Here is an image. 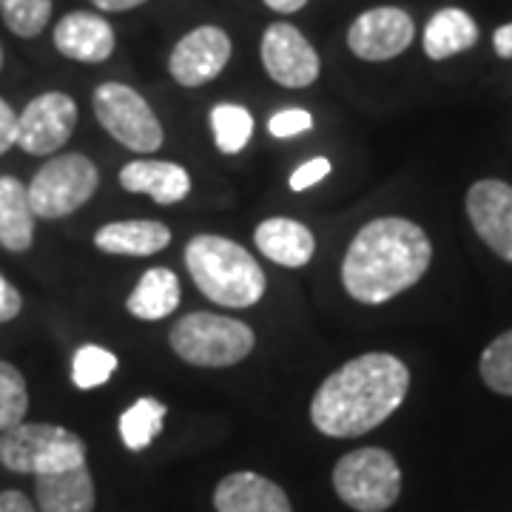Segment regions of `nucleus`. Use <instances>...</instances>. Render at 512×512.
<instances>
[{
  "label": "nucleus",
  "mask_w": 512,
  "mask_h": 512,
  "mask_svg": "<svg viewBox=\"0 0 512 512\" xmlns=\"http://www.w3.org/2000/svg\"><path fill=\"white\" fill-rule=\"evenodd\" d=\"M305 3H308V0H265V6H268V9L282 12V15H293V12H299Z\"/></svg>",
  "instance_id": "c9c22d12"
},
{
  "label": "nucleus",
  "mask_w": 512,
  "mask_h": 512,
  "mask_svg": "<svg viewBox=\"0 0 512 512\" xmlns=\"http://www.w3.org/2000/svg\"><path fill=\"white\" fill-rule=\"evenodd\" d=\"M77 126V103L69 94H37L18 114V143L26 154L49 157L69 143Z\"/></svg>",
  "instance_id": "1a4fd4ad"
},
{
  "label": "nucleus",
  "mask_w": 512,
  "mask_h": 512,
  "mask_svg": "<svg viewBox=\"0 0 512 512\" xmlns=\"http://www.w3.org/2000/svg\"><path fill=\"white\" fill-rule=\"evenodd\" d=\"M333 490L350 510L384 512L402 495V470L382 447H359L336 461Z\"/></svg>",
  "instance_id": "423d86ee"
},
{
  "label": "nucleus",
  "mask_w": 512,
  "mask_h": 512,
  "mask_svg": "<svg viewBox=\"0 0 512 512\" xmlns=\"http://www.w3.org/2000/svg\"><path fill=\"white\" fill-rule=\"evenodd\" d=\"M211 128H214V143L222 154H239L254 137V117L245 106L220 103L211 109Z\"/></svg>",
  "instance_id": "b1692460"
},
{
  "label": "nucleus",
  "mask_w": 512,
  "mask_h": 512,
  "mask_svg": "<svg viewBox=\"0 0 512 512\" xmlns=\"http://www.w3.org/2000/svg\"><path fill=\"white\" fill-rule=\"evenodd\" d=\"M467 217L481 242L504 262H512V185L478 180L467 191Z\"/></svg>",
  "instance_id": "ddd939ff"
},
{
  "label": "nucleus",
  "mask_w": 512,
  "mask_h": 512,
  "mask_svg": "<svg viewBox=\"0 0 512 512\" xmlns=\"http://www.w3.org/2000/svg\"><path fill=\"white\" fill-rule=\"evenodd\" d=\"M493 46H495V52H498V57L510 60L512 57V23L501 26V29H495Z\"/></svg>",
  "instance_id": "72a5a7b5"
},
{
  "label": "nucleus",
  "mask_w": 512,
  "mask_h": 512,
  "mask_svg": "<svg viewBox=\"0 0 512 512\" xmlns=\"http://www.w3.org/2000/svg\"><path fill=\"white\" fill-rule=\"evenodd\" d=\"M114 29L103 15L69 12L57 20L55 49L77 63H103L114 52Z\"/></svg>",
  "instance_id": "4468645a"
},
{
  "label": "nucleus",
  "mask_w": 512,
  "mask_h": 512,
  "mask_svg": "<svg viewBox=\"0 0 512 512\" xmlns=\"http://www.w3.org/2000/svg\"><path fill=\"white\" fill-rule=\"evenodd\" d=\"M29 387L18 367L0 359V433L26 421Z\"/></svg>",
  "instance_id": "393cba45"
},
{
  "label": "nucleus",
  "mask_w": 512,
  "mask_h": 512,
  "mask_svg": "<svg viewBox=\"0 0 512 512\" xmlns=\"http://www.w3.org/2000/svg\"><path fill=\"white\" fill-rule=\"evenodd\" d=\"M177 308H180V279L168 268H148L126 299V311L143 322H160Z\"/></svg>",
  "instance_id": "412c9836"
},
{
  "label": "nucleus",
  "mask_w": 512,
  "mask_h": 512,
  "mask_svg": "<svg viewBox=\"0 0 512 512\" xmlns=\"http://www.w3.org/2000/svg\"><path fill=\"white\" fill-rule=\"evenodd\" d=\"M478 43V26L464 9H441L424 29V55L430 60H447L473 49Z\"/></svg>",
  "instance_id": "4be33fe9"
},
{
  "label": "nucleus",
  "mask_w": 512,
  "mask_h": 512,
  "mask_svg": "<svg viewBox=\"0 0 512 512\" xmlns=\"http://www.w3.org/2000/svg\"><path fill=\"white\" fill-rule=\"evenodd\" d=\"M478 370L490 390L501 396H512V330L501 333L484 348Z\"/></svg>",
  "instance_id": "cd10ccee"
},
{
  "label": "nucleus",
  "mask_w": 512,
  "mask_h": 512,
  "mask_svg": "<svg viewBox=\"0 0 512 512\" xmlns=\"http://www.w3.org/2000/svg\"><path fill=\"white\" fill-rule=\"evenodd\" d=\"M413 37H416V23L404 9L379 6V9H367L353 20L348 32V46L359 60L382 63V60H393L407 52Z\"/></svg>",
  "instance_id": "9b49d317"
},
{
  "label": "nucleus",
  "mask_w": 512,
  "mask_h": 512,
  "mask_svg": "<svg viewBox=\"0 0 512 512\" xmlns=\"http://www.w3.org/2000/svg\"><path fill=\"white\" fill-rule=\"evenodd\" d=\"M171 242L168 225L157 220H120L103 225L94 234V245L103 254L154 256Z\"/></svg>",
  "instance_id": "6ab92c4d"
},
{
  "label": "nucleus",
  "mask_w": 512,
  "mask_h": 512,
  "mask_svg": "<svg viewBox=\"0 0 512 512\" xmlns=\"http://www.w3.org/2000/svg\"><path fill=\"white\" fill-rule=\"evenodd\" d=\"M35 211L29 202V185L18 177H0V245L23 254L35 242Z\"/></svg>",
  "instance_id": "aec40b11"
},
{
  "label": "nucleus",
  "mask_w": 512,
  "mask_h": 512,
  "mask_svg": "<svg viewBox=\"0 0 512 512\" xmlns=\"http://www.w3.org/2000/svg\"><path fill=\"white\" fill-rule=\"evenodd\" d=\"M254 242L262 256H268L282 268H305L316 254V239L311 228L288 217H271V220L259 222Z\"/></svg>",
  "instance_id": "f3484780"
},
{
  "label": "nucleus",
  "mask_w": 512,
  "mask_h": 512,
  "mask_svg": "<svg viewBox=\"0 0 512 512\" xmlns=\"http://www.w3.org/2000/svg\"><path fill=\"white\" fill-rule=\"evenodd\" d=\"M313 128V117L311 111L305 109H282L276 111L274 117L268 120V131L285 140V137H296V134H305Z\"/></svg>",
  "instance_id": "c85d7f7f"
},
{
  "label": "nucleus",
  "mask_w": 512,
  "mask_h": 512,
  "mask_svg": "<svg viewBox=\"0 0 512 512\" xmlns=\"http://www.w3.org/2000/svg\"><path fill=\"white\" fill-rule=\"evenodd\" d=\"M0 18L18 37H37L52 18V0H0Z\"/></svg>",
  "instance_id": "bb28decb"
},
{
  "label": "nucleus",
  "mask_w": 512,
  "mask_h": 512,
  "mask_svg": "<svg viewBox=\"0 0 512 512\" xmlns=\"http://www.w3.org/2000/svg\"><path fill=\"white\" fill-rule=\"evenodd\" d=\"M92 3L100 12H128V9L143 6L146 0H92Z\"/></svg>",
  "instance_id": "f704fd0d"
},
{
  "label": "nucleus",
  "mask_w": 512,
  "mask_h": 512,
  "mask_svg": "<svg viewBox=\"0 0 512 512\" xmlns=\"http://www.w3.org/2000/svg\"><path fill=\"white\" fill-rule=\"evenodd\" d=\"M217 512H293L288 493L259 473H231L214 490Z\"/></svg>",
  "instance_id": "2eb2a0df"
},
{
  "label": "nucleus",
  "mask_w": 512,
  "mask_h": 512,
  "mask_svg": "<svg viewBox=\"0 0 512 512\" xmlns=\"http://www.w3.org/2000/svg\"><path fill=\"white\" fill-rule=\"evenodd\" d=\"M185 268L205 299L220 308H254L268 288L265 271L248 248L217 234H200L185 248Z\"/></svg>",
  "instance_id": "7ed1b4c3"
},
{
  "label": "nucleus",
  "mask_w": 512,
  "mask_h": 512,
  "mask_svg": "<svg viewBox=\"0 0 512 512\" xmlns=\"http://www.w3.org/2000/svg\"><path fill=\"white\" fill-rule=\"evenodd\" d=\"M0 69H3V49H0Z\"/></svg>",
  "instance_id": "e433bc0d"
},
{
  "label": "nucleus",
  "mask_w": 512,
  "mask_h": 512,
  "mask_svg": "<svg viewBox=\"0 0 512 512\" xmlns=\"http://www.w3.org/2000/svg\"><path fill=\"white\" fill-rule=\"evenodd\" d=\"M165 413H168V407L160 399L143 396L120 416V439L131 453H140L154 444V439L163 433Z\"/></svg>",
  "instance_id": "5701e85b"
},
{
  "label": "nucleus",
  "mask_w": 512,
  "mask_h": 512,
  "mask_svg": "<svg viewBox=\"0 0 512 512\" xmlns=\"http://www.w3.org/2000/svg\"><path fill=\"white\" fill-rule=\"evenodd\" d=\"M262 66L271 74V80L285 89H308L319 77V55L291 23H271L262 35Z\"/></svg>",
  "instance_id": "9d476101"
},
{
  "label": "nucleus",
  "mask_w": 512,
  "mask_h": 512,
  "mask_svg": "<svg viewBox=\"0 0 512 512\" xmlns=\"http://www.w3.org/2000/svg\"><path fill=\"white\" fill-rule=\"evenodd\" d=\"M0 512H35V504L20 490H6L0 493Z\"/></svg>",
  "instance_id": "473e14b6"
},
{
  "label": "nucleus",
  "mask_w": 512,
  "mask_h": 512,
  "mask_svg": "<svg viewBox=\"0 0 512 512\" xmlns=\"http://www.w3.org/2000/svg\"><path fill=\"white\" fill-rule=\"evenodd\" d=\"M171 350L194 367H231L251 356L254 330L231 316L194 311L183 316L168 333Z\"/></svg>",
  "instance_id": "39448f33"
},
{
  "label": "nucleus",
  "mask_w": 512,
  "mask_h": 512,
  "mask_svg": "<svg viewBox=\"0 0 512 512\" xmlns=\"http://www.w3.org/2000/svg\"><path fill=\"white\" fill-rule=\"evenodd\" d=\"M97 185L100 171L86 154H57L37 168L29 183V202L40 220H63L92 200Z\"/></svg>",
  "instance_id": "0eeeda50"
},
{
  "label": "nucleus",
  "mask_w": 512,
  "mask_h": 512,
  "mask_svg": "<svg viewBox=\"0 0 512 512\" xmlns=\"http://www.w3.org/2000/svg\"><path fill=\"white\" fill-rule=\"evenodd\" d=\"M35 501L40 512H94V478L89 467L35 476Z\"/></svg>",
  "instance_id": "a211bd4d"
},
{
  "label": "nucleus",
  "mask_w": 512,
  "mask_h": 512,
  "mask_svg": "<svg viewBox=\"0 0 512 512\" xmlns=\"http://www.w3.org/2000/svg\"><path fill=\"white\" fill-rule=\"evenodd\" d=\"M18 143V114L0 97V157Z\"/></svg>",
  "instance_id": "2f4dec72"
},
{
  "label": "nucleus",
  "mask_w": 512,
  "mask_h": 512,
  "mask_svg": "<svg viewBox=\"0 0 512 512\" xmlns=\"http://www.w3.org/2000/svg\"><path fill=\"white\" fill-rule=\"evenodd\" d=\"M20 308H23V296L6 276L0 274V325L12 322L20 313Z\"/></svg>",
  "instance_id": "7c9ffc66"
},
{
  "label": "nucleus",
  "mask_w": 512,
  "mask_h": 512,
  "mask_svg": "<svg viewBox=\"0 0 512 512\" xmlns=\"http://www.w3.org/2000/svg\"><path fill=\"white\" fill-rule=\"evenodd\" d=\"M97 123L134 154H154L163 148L165 131L146 97L126 83H100L92 97Z\"/></svg>",
  "instance_id": "6e6552de"
},
{
  "label": "nucleus",
  "mask_w": 512,
  "mask_h": 512,
  "mask_svg": "<svg viewBox=\"0 0 512 512\" xmlns=\"http://www.w3.org/2000/svg\"><path fill=\"white\" fill-rule=\"evenodd\" d=\"M228 60H231V37L220 26H200L174 46L168 57V72L185 89H197L220 77Z\"/></svg>",
  "instance_id": "f8f14e48"
},
{
  "label": "nucleus",
  "mask_w": 512,
  "mask_h": 512,
  "mask_svg": "<svg viewBox=\"0 0 512 512\" xmlns=\"http://www.w3.org/2000/svg\"><path fill=\"white\" fill-rule=\"evenodd\" d=\"M117 356L100 345H83L72 359V382L77 390H94L103 387L117 373Z\"/></svg>",
  "instance_id": "a878e982"
},
{
  "label": "nucleus",
  "mask_w": 512,
  "mask_h": 512,
  "mask_svg": "<svg viewBox=\"0 0 512 512\" xmlns=\"http://www.w3.org/2000/svg\"><path fill=\"white\" fill-rule=\"evenodd\" d=\"M0 464L29 476L66 473L86 464V441L60 424L23 421L0 433Z\"/></svg>",
  "instance_id": "20e7f679"
},
{
  "label": "nucleus",
  "mask_w": 512,
  "mask_h": 512,
  "mask_svg": "<svg viewBox=\"0 0 512 512\" xmlns=\"http://www.w3.org/2000/svg\"><path fill=\"white\" fill-rule=\"evenodd\" d=\"M120 185L128 194H148L157 205H174L191 194V177L183 165L163 160H134L120 168Z\"/></svg>",
  "instance_id": "dca6fc26"
},
{
  "label": "nucleus",
  "mask_w": 512,
  "mask_h": 512,
  "mask_svg": "<svg viewBox=\"0 0 512 512\" xmlns=\"http://www.w3.org/2000/svg\"><path fill=\"white\" fill-rule=\"evenodd\" d=\"M433 262L424 228L404 217L367 222L342 259V285L362 305H382L421 282Z\"/></svg>",
  "instance_id": "f03ea898"
},
{
  "label": "nucleus",
  "mask_w": 512,
  "mask_h": 512,
  "mask_svg": "<svg viewBox=\"0 0 512 512\" xmlns=\"http://www.w3.org/2000/svg\"><path fill=\"white\" fill-rule=\"evenodd\" d=\"M333 171V165L325 157H313L308 163H302L291 174V188L293 191H308L313 185H319L325 177Z\"/></svg>",
  "instance_id": "c756f323"
},
{
  "label": "nucleus",
  "mask_w": 512,
  "mask_h": 512,
  "mask_svg": "<svg viewBox=\"0 0 512 512\" xmlns=\"http://www.w3.org/2000/svg\"><path fill=\"white\" fill-rule=\"evenodd\" d=\"M410 390V370L393 353H362L333 370L313 393V427L330 439H356L390 419Z\"/></svg>",
  "instance_id": "f257e3e1"
}]
</instances>
